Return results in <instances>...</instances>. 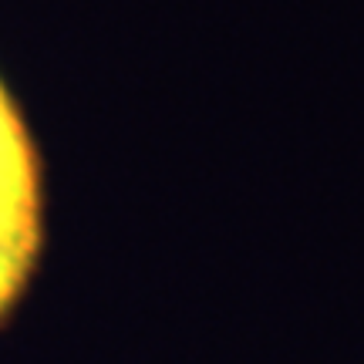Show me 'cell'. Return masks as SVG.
<instances>
[{
	"mask_svg": "<svg viewBox=\"0 0 364 364\" xmlns=\"http://www.w3.org/2000/svg\"><path fill=\"white\" fill-rule=\"evenodd\" d=\"M38 250V203L0 199V314L21 294Z\"/></svg>",
	"mask_w": 364,
	"mask_h": 364,
	"instance_id": "cell-1",
	"label": "cell"
},
{
	"mask_svg": "<svg viewBox=\"0 0 364 364\" xmlns=\"http://www.w3.org/2000/svg\"><path fill=\"white\" fill-rule=\"evenodd\" d=\"M0 199L38 203V176H34L31 145L4 91H0Z\"/></svg>",
	"mask_w": 364,
	"mask_h": 364,
	"instance_id": "cell-2",
	"label": "cell"
}]
</instances>
